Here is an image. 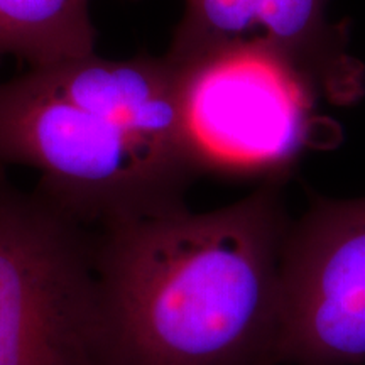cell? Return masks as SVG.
<instances>
[{"label":"cell","mask_w":365,"mask_h":365,"mask_svg":"<svg viewBox=\"0 0 365 365\" xmlns=\"http://www.w3.org/2000/svg\"><path fill=\"white\" fill-rule=\"evenodd\" d=\"M281 181L213 212L103 227L102 365H281Z\"/></svg>","instance_id":"cell-1"},{"label":"cell","mask_w":365,"mask_h":365,"mask_svg":"<svg viewBox=\"0 0 365 365\" xmlns=\"http://www.w3.org/2000/svg\"><path fill=\"white\" fill-rule=\"evenodd\" d=\"M39 173L38 190L83 223L108 227L185 208L202 173L166 56L97 53L0 81V166Z\"/></svg>","instance_id":"cell-2"},{"label":"cell","mask_w":365,"mask_h":365,"mask_svg":"<svg viewBox=\"0 0 365 365\" xmlns=\"http://www.w3.org/2000/svg\"><path fill=\"white\" fill-rule=\"evenodd\" d=\"M91 0H0V61L27 68L95 54Z\"/></svg>","instance_id":"cell-6"},{"label":"cell","mask_w":365,"mask_h":365,"mask_svg":"<svg viewBox=\"0 0 365 365\" xmlns=\"http://www.w3.org/2000/svg\"><path fill=\"white\" fill-rule=\"evenodd\" d=\"M259 38L267 39L299 61L331 100L352 98V59L333 48L325 24V0H254Z\"/></svg>","instance_id":"cell-7"},{"label":"cell","mask_w":365,"mask_h":365,"mask_svg":"<svg viewBox=\"0 0 365 365\" xmlns=\"http://www.w3.org/2000/svg\"><path fill=\"white\" fill-rule=\"evenodd\" d=\"M279 359L365 362V198L318 200L291 222L282 250Z\"/></svg>","instance_id":"cell-5"},{"label":"cell","mask_w":365,"mask_h":365,"mask_svg":"<svg viewBox=\"0 0 365 365\" xmlns=\"http://www.w3.org/2000/svg\"><path fill=\"white\" fill-rule=\"evenodd\" d=\"M185 2H186V0H185Z\"/></svg>","instance_id":"cell-8"},{"label":"cell","mask_w":365,"mask_h":365,"mask_svg":"<svg viewBox=\"0 0 365 365\" xmlns=\"http://www.w3.org/2000/svg\"><path fill=\"white\" fill-rule=\"evenodd\" d=\"M173 65L202 175L282 181L313 144L318 81L267 39L234 41Z\"/></svg>","instance_id":"cell-4"},{"label":"cell","mask_w":365,"mask_h":365,"mask_svg":"<svg viewBox=\"0 0 365 365\" xmlns=\"http://www.w3.org/2000/svg\"><path fill=\"white\" fill-rule=\"evenodd\" d=\"M0 365H102L95 242L2 166Z\"/></svg>","instance_id":"cell-3"}]
</instances>
